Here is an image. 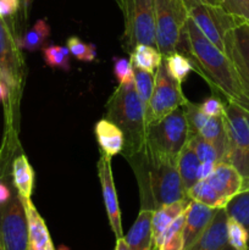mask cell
Listing matches in <instances>:
<instances>
[{"instance_id":"obj_14","label":"cell","mask_w":249,"mask_h":250,"mask_svg":"<svg viewBox=\"0 0 249 250\" xmlns=\"http://www.w3.org/2000/svg\"><path fill=\"white\" fill-rule=\"evenodd\" d=\"M226 224V210L217 209L209 226L185 250H234L228 243Z\"/></svg>"},{"instance_id":"obj_46","label":"cell","mask_w":249,"mask_h":250,"mask_svg":"<svg viewBox=\"0 0 249 250\" xmlns=\"http://www.w3.org/2000/svg\"><path fill=\"white\" fill-rule=\"evenodd\" d=\"M0 80H1V76H0Z\"/></svg>"},{"instance_id":"obj_42","label":"cell","mask_w":249,"mask_h":250,"mask_svg":"<svg viewBox=\"0 0 249 250\" xmlns=\"http://www.w3.org/2000/svg\"><path fill=\"white\" fill-rule=\"evenodd\" d=\"M10 199H11V190L0 180V207L6 204Z\"/></svg>"},{"instance_id":"obj_35","label":"cell","mask_w":249,"mask_h":250,"mask_svg":"<svg viewBox=\"0 0 249 250\" xmlns=\"http://www.w3.org/2000/svg\"><path fill=\"white\" fill-rule=\"evenodd\" d=\"M67 48L70 49L71 55L77 60L90 62L97 58V48L92 43H84L77 37H71L67 39Z\"/></svg>"},{"instance_id":"obj_20","label":"cell","mask_w":249,"mask_h":250,"mask_svg":"<svg viewBox=\"0 0 249 250\" xmlns=\"http://www.w3.org/2000/svg\"><path fill=\"white\" fill-rule=\"evenodd\" d=\"M94 133L102 153L105 155L112 158L122 153L124 146V133L116 125L104 117L95 124Z\"/></svg>"},{"instance_id":"obj_31","label":"cell","mask_w":249,"mask_h":250,"mask_svg":"<svg viewBox=\"0 0 249 250\" xmlns=\"http://www.w3.org/2000/svg\"><path fill=\"white\" fill-rule=\"evenodd\" d=\"M227 238L234 250H249V234L246 227L227 215Z\"/></svg>"},{"instance_id":"obj_5","label":"cell","mask_w":249,"mask_h":250,"mask_svg":"<svg viewBox=\"0 0 249 250\" xmlns=\"http://www.w3.org/2000/svg\"><path fill=\"white\" fill-rule=\"evenodd\" d=\"M188 141V122L182 106L163 120L146 127V150L160 159L177 161Z\"/></svg>"},{"instance_id":"obj_30","label":"cell","mask_w":249,"mask_h":250,"mask_svg":"<svg viewBox=\"0 0 249 250\" xmlns=\"http://www.w3.org/2000/svg\"><path fill=\"white\" fill-rule=\"evenodd\" d=\"M44 61L49 67L61 68L63 71L70 70V49L61 45H49L42 48Z\"/></svg>"},{"instance_id":"obj_3","label":"cell","mask_w":249,"mask_h":250,"mask_svg":"<svg viewBox=\"0 0 249 250\" xmlns=\"http://www.w3.org/2000/svg\"><path fill=\"white\" fill-rule=\"evenodd\" d=\"M105 119L116 125L124 133L122 155H133L145 144V106L133 84H119L105 105Z\"/></svg>"},{"instance_id":"obj_13","label":"cell","mask_w":249,"mask_h":250,"mask_svg":"<svg viewBox=\"0 0 249 250\" xmlns=\"http://www.w3.org/2000/svg\"><path fill=\"white\" fill-rule=\"evenodd\" d=\"M97 170L100 186H102L103 199H104V205L105 209H106L110 227H111V231L114 232L116 239L121 238V237L124 236V229H122L121 210H120L116 188H115L114 177H112L111 158L102 153L99 161H98Z\"/></svg>"},{"instance_id":"obj_25","label":"cell","mask_w":249,"mask_h":250,"mask_svg":"<svg viewBox=\"0 0 249 250\" xmlns=\"http://www.w3.org/2000/svg\"><path fill=\"white\" fill-rule=\"evenodd\" d=\"M187 197L190 200L204 204L212 209H225L228 204L226 199L221 197L211 186L208 183L207 180L198 181L190 189L187 190Z\"/></svg>"},{"instance_id":"obj_24","label":"cell","mask_w":249,"mask_h":250,"mask_svg":"<svg viewBox=\"0 0 249 250\" xmlns=\"http://www.w3.org/2000/svg\"><path fill=\"white\" fill-rule=\"evenodd\" d=\"M132 66L138 67L141 70L146 71L155 75L156 70L163 62V54L158 50V48L146 44H139L129 54Z\"/></svg>"},{"instance_id":"obj_32","label":"cell","mask_w":249,"mask_h":250,"mask_svg":"<svg viewBox=\"0 0 249 250\" xmlns=\"http://www.w3.org/2000/svg\"><path fill=\"white\" fill-rule=\"evenodd\" d=\"M183 110H185L186 119L188 122V138L195 134H199L200 129L203 128L205 124H207L209 116L204 114L200 109V105L190 103L189 100H186L185 104L182 105Z\"/></svg>"},{"instance_id":"obj_40","label":"cell","mask_w":249,"mask_h":250,"mask_svg":"<svg viewBox=\"0 0 249 250\" xmlns=\"http://www.w3.org/2000/svg\"><path fill=\"white\" fill-rule=\"evenodd\" d=\"M216 167V163H212V161H205V163H200L199 167L197 171V178L198 181H204L208 180L210 176L212 175V172L215 171Z\"/></svg>"},{"instance_id":"obj_17","label":"cell","mask_w":249,"mask_h":250,"mask_svg":"<svg viewBox=\"0 0 249 250\" xmlns=\"http://www.w3.org/2000/svg\"><path fill=\"white\" fill-rule=\"evenodd\" d=\"M216 211L217 209H212L207 205L190 200L186 210V222L183 229L186 247L192 244L205 231V229L214 219Z\"/></svg>"},{"instance_id":"obj_1","label":"cell","mask_w":249,"mask_h":250,"mask_svg":"<svg viewBox=\"0 0 249 250\" xmlns=\"http://www.w3.org/2000/svg\"><path fill=\"white\" fill-rule=\"evenodd\" d=\"M176 51L189 58L195 70L211 87L225 95L227 102L236 103L249 111V99L244 94L231 60L200 32L190 17L183 27Z\"/></svg>"},{"instance_id":"obj_29","label":"cell","mask_w":249,"mask_h":250,"mask_svg":"<svg viewBox=\"0 0 249 250\" xmlns=\"http://www.w3.org/2000/svg\"><path fill=\"white\" fill-rule=\"evenodd\" d=\"M225 210L228 216L241 222L249 234V190H243L232 198Z\"/></svg>"},{"instance_id":"obj_4","label":"cell","mask_w":249,"mask_h":250,"mask_svg":"<svg viewBox=\"0 0 249 250\" xmlns=\"http://www.w3.org/2000/svg\"><path fill=\"white\" fill-rule=\"evenodd\" d=\"M224 117L227 143L221 163L229 164L241 173L244 190L249 186V111L236 103L227 102Z\"/></svg>"},{"instance_id":"obj_37","label":"cell","mask_w":249,"mask_h":250,"mask_svg":"<svg viewBox=\"0 0 249 250\" xmlns=\"http://www.w3.org/2000/svg\"><path fill=\"white\" fill-rule=\"evenodd\" d=\"M222 7L249 22V0H222Z\"/></svg>"},{"instance_id":"obj_45","label":"cell","mask_w":249,"mask_h":250,"mask_svg":"<svg viewBox=\"0 0 249 250\" xmlns=\"http://www.w3.org/2000/svg\"><path fill=\"white\" fill-rule=\"evenodd\" d=\"M21 2H22V5H23V7H24V9H26L27 4H28V0H21Z\"/></svg>"},{"instance_id":"obj_18","label":"cell","mask_w":249,"mask_h":250,"mask_svg":"<svg viewBox=\"0 0 249 250\" xmlns=\"http://www.w3.org/2000/svg\"><path fill=\"white\" fill-rule=\"evenodd\" d=\"M153 215L154 210L141 209L138 217L124 236V241L131 250H153Z\"/></svg>"},{"instance_id":"obj_36","label":"cell","mask_w":249,"mask_h":250,"mask_svg":"<svg viewBox=\"0 0 249 250\" xmlns=\"http://www.w3.org/2000/svg\"><path fill=\"white\" fill-rule=\"evenodd\" d=\"M114 75L120 84L128 85L134 83L133 66L124 58H114Z\"/></svg>"},{"instance_id":"obj_16","label":"cell","mask_w":249,"mask_h":250,"mask_svg":"<svg viewBox=\"0 0 249 250\" xmlns=\"http://www.w3.org/2000/svg\"><path fill=\"white\" fill-rule=\"evenodd\" d=\"M207 181L227 202L239 194L243 188V177L241 173L227 163H217L215 171Z\"/></svg>"},{"instance_id":"obj_21","label":"cell","mask_w":249,"mask_h":250,"mask_svg":"<svg viewBox=\"0 0 249 250\" xmlns=\"http://www.w3.org/2000/svg\"><path fill=\"white\" fill-rule=\"evenodd\" d=\"M12 181L21 198H31L34 187V170L26 155L21 154L12 163Z\"/></svg>"},{"instance_id":"obj_12","label":"cell","mask_w":249,"mask_h":250,"mask_svg":"<svg viewBox=\"0 0 249 250\" xmlns=\"http://www.w3.org/2000/svg\"><path fill=\"white\" fill-rule=\"evenodd\" d=\"M0 76L9 89V95L19 89L22 78L19 45L7 22L2 19H0Z\"/></svg>"},{"instance_id":"obj_7","label":"cell","mask_w":249,"mask_h":250,"mask_svg":"<svg viewBox=\"0 0 249 250\" xmlns=\"http://www.w3.org/2000/svg\"><path fill=\"white\" fill-rule=\"evenodd\" d=\"M156 48L168 55L177 50L183 27L187 22L188 9L182 0H154Z\"/></svg>"},{"instance_id":"obj_10","label":"cell","mask_w":249,"mask_h":250,"mask_svg":"<svg viewBox=\"0 0 249 250\" xmlns=\"http://www.w3.org/2000/svg\"><path fill=\"white\" fill-rule=\"evenodd\" d=\"M0 250H28V229L19 194L0 207Z\"/></svg>"},{"instance_id":"obj_15","label":"cell","mask_w":249,"mask_h":250,"mask_svg":"<svg viewBox=\"0 0 249 250\" xmlns=\"http://www.w3.org/2000/svg\"><path fill=\"white\" fill-rule=\"evenodd\" d=\"M21 202L23 204L27 219L28 250H55L45 221L34 207L31 198H21Z\"/></svg>"},{"instance_id":"obj_33","label":"cell","mask_w":249,"mask_h":250,"mask_svg":"<svg viewBox=\"0 0 249 250\" xmlns=\"http://www.w3.org/2000/svg\"><path fill=\"white\" fill-rule=\"evenodd\" d=\"M133 76H134V88L137 90V94L141 98L144 106H146L149 99L151 97V93L154 89V83H155V75L146 71L141 70L133 66Z\"/></svg>"},{"instance_id":"obj_11","label":"cell","mask_w":249,"mask_h":250,"mask_svg":"<svg viewBox=\"0 0 249 250\" xmlns=\"http://www.w3.org/2000/svg\"><path fill=\"white\" fill-rule=\"evenodd\" d=\"M225 54L231 60L244 94L249 99V22H241L227 32Z\"/></svg>"},{"instance_id":"obj_47","label":"cell","mask_w":249,"mask_h":250,"mask_svg":"<svg viewBox=\"0 0 249 250\" xmlns=\"http://www.w3.org/2000/svg\"><path fill=\"white\" fill-rule=\"evenodd\" d=\"M247 190H249V188H248V189H247Z\"/></svg>"},{"instance_id":"obj_39","label":"cell","mask_w":249,"mask_h":250,"mask_svg":"<svg viewBox=\"0 0 249 250\" xmlns=\"http://www.w3.org/2000/svg\"><path fill=\"white\" fill-rule=\"evenodd\" d=\"M21 0H0V19L5 20L15 16L21 7Z\"/></svg>"},{"instance_id":"obj_6","label":"cell","mask_w":249,"mask_h":250,"mask_svg":"<svg viewBox=\"0 0 249 250\" xmlns=\"http://www.w3.org/2000/svg\"><path fill=\"white\" fill-rule=\"evenodd\" d=\"M124 16V49L128 54L139 44L155 46L154 0H115Z\"/></svg>"},{"instance_id":"obj_28","label":"cell","mask_w":249,"mask_h":250,"mask_svg":"<svg viewBox=\"0 0 249 250\" xmlns=\"http://www.w3.org/2000/svg\"><path fill=\"white\" fill-rule=\"evenodd\" d=\"M164 61H165L168 73L180 84H182L186 78L189 76V73L194 70V66H193L190 59L187 58L185 54L178 53V51H173V53L164 56Z\"/></svg>"},{"instance_id":"obj_34","label":"cell","mask_w":249,"mask_h":250,"mask_svg":"<svg viewBox=\"0 0 249 250\" xmlns=\"http://www.w3.org/2000/svg\"><path fill=\"white\" fill-rule=\"evenodd\" d=\"M187 144L197 154L200 163H205V161H212V163L216 164L219 163V155H217L216 149L209 142L205 141L202 136H199V134L189 137Z\"/></svg>"},{"instance_id":"obj_19","label":"cell","mask_w":249,"mask_h":250,"mask_svg":"<svg viewBox=\"0 0 249 250\" xmlns=\"http://www.w3.org/2000/svg\"><path fill=\"white\" fill-rule=\"evenodd\" d=\"M189 198H185L178 202L165 204L154 211L153 220H151V231H153V250L159 249V242L161 236L166 231L171 222L177 219L181 214L187 210L189 205Z\"/></svg>"},{"instance_id":"obj_22","label":"cell","mask_w":249,"mask_h":250,"mask_svg":"<svg viewBox=\"0 0 249 250\" xmlns=\"http://www.w3.org/2000/svg\"><path fill=\"white\" fill-rule=\"evenodd\" d=\"M199 136H202L205 141L209 142L216 149L217 155H219V163H221L222 158L225 155L227 143L226 125H225L224 115L209 117L207 124L200 129Z\"/></svg>"},{"instance_id":"obj_27","label":"cell","mask_w":249,"mask_h":250,"mask_svg":"<svg viewBox=\"0 0 249 250\" xmlns=\"http://www.w3.org/2000/svg\"><path fill=\"white\" fill-rule=\"evenodd\" d=\"M50 37V27L45 20H38L31 29L20 39H16L17 45L28 51H37L44 46L46 39Z\"/></svg>"},{"instance_id":"obj_43","label":"cell","mask_w":249,"mask_h":250,"mask_svg":"<svg viewBox=\"0 0 249 250\" xmlns=\"http://www.w3.org/2000/svg\"><path fill=\"white\" fill-rule=\"evenodd\" d=\"M9 98V89L6 84L0 80V102H5Z\"/></svg>"},{"instance_id":"obj_23","label":"cell","mask_w":249,"mask_h":250,"mask_svg":"<svg viewBox=\"0 0 249 250\" xmlns=\"http://www.w3.org/2000/svg\"><path fill=\"white\" fill-rule=\"evenodd\" d=\"M199 159L192 148L186 143L177 159V168L186 192L198 182L197 171L199 167Z\"/></svg>"},{"instance_id":"obj_26","label":"cell","mask_w":249,"mask_h":250,"mask_svg":"<svg viewBox=\"0 0 249 250\" xmlns=\"http://www.w3.org/2000/svg\"><path fill=\"white\" fill-rule=\"evenodd\" d=\"M186 211L171 222L166 229L159 242L158 250H185L186 242L183 229H185Z\"/></svg>"},{"instance_id":"obj_9","label":"cell","mask_w":249,"mask_h":250,"mask_svg":"<svg viewBox=\"0 0 249 250\" xmlns=\"http://www.w3.org/2000/svg\"><path fill=\"white\" fill-rule=\"evenodd\" d=\"M188 15L193 20L203 34L225 53V37L229 29L238 26L246 20L226 11L222 6L215 5H198L188 10Z\"/></svg>"},{"instance_id":"obj_2","label":"cell","mask_w":249,"mask_h":250,"mask_svg":"<svg viewBox=\"0 0 249 250\" xmlns=\"http://www.w3.org/2000/svg\"><path fill=\"white\" fill-rule=\"evenodd\" d=\"M126 159L138 182L141 209L155 211L163 205L188 198L178 172L177 161L158 158L149 153L145 146Z\"/></svg>"},{"instance_id":"obj_38","label":"cell","mask_w":249,"mask_h":250,"mask_svg":"<svg viewBox=\"0 0 249 250\" xmlns=\"http://www.w3.org/2000/svg\"><path fill=\"white\" fill-rule=\"evenodd\" d=\"M200 109L204 112L207 116H220V115H224L225 112V105L222 104L221 100L217 99L215 97H210L208 99H205L203 102V104H200Z\"/></svg>"},{"instance_id":"obj_8","label":"cell","mask_w":249,"mask_h":250,"mask_svg":"<svg viewBox=\"0 0 249 250\" xmlns=\"http://www.w3.org/2000/svg\"><path fill=\"white\" fill-rule=\"evenodd\" d=\"M181 84L168 73L165 61L155 72V83L151 97L145 106L146 127L156 124L186 103Z\"/></svg>"},{"instance_id":"obj_41","label":"cell","mask_w":249,"mask_h":250,"mask_svg":"<svg viewBox=\"0 0 249 250\" xmlns=\"http://www.w3.org/2000/svg\"><path fill=\"white\" fill-rule=\"evenodd\" d=\"M186 7L190 10L192 7L198 5H215V6H222V0H182Z\"/></svg>"},{"instance_id":"obj_44","label":"cell","mask_w":249,"mask_h":250,"mask_svg":"<svg viewBox=\"0 0 249 250\" xmlns=\"http://www.w3.org/2000/svg\"><path fill=\"white\" fill-rule=\"evenodd\" d=\"M114 250H131V249H129L127 242L124 241V237H121V238L116 239V244H115Z\"/></svg>"}]
</instances>
